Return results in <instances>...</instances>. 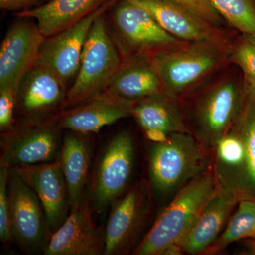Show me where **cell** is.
<instances>
[{
	"instance_id": "obj_1",
	"label": "cell",
	"mask_w": 255,
	"mask_h": 255,
	"mask_svg": "<svg viewBox=\"0 0 255 255\" xmlns=\"http://www.w3.org/2000/svg\"><path fill=\"white\" fill-rule=\"evenodd\" d=\"M231 49L224 38L184 42L152 55L163 91L179 100L185 97L230 61Z\"/></svg>"
},
{
	"instance_id": "obj_2",
	"label": "cell",
	"mask_w": 255,
	"mask_h": 255,
	"mask_svg": "<svg viewBox=\"0 0 255 255\" xmlns=\"http://www.w3.org/2000/svg\"><path fill=\"white\" fill-rule=\"evenodd\" d=\"M216 189L214 173L209 171L181 188L132 251V255H177V245L214 196Z\"/></svg>"
},
{
	"instance_id": "obj_3",
	"label": "cell",
	"mask_w": 255,
	"mask_h": 255,
	"mask_svg": "<svg viewBox=\"0 0 255 255\" xmlns=\"http://www.w3.org/2000/svg\"><path fill=\"white\" fill-rule=\"evenodd\" d=\"M149 151L150 185L157 194L169 195L207 171L209 151L190 132H175L152 142Z\"/></svg>"
},
{
	"instance_id": "obj_4",
	"label": "cell",
	"mask_w": 255,
	"mask_h": 255,
	"mask_svg": "<svg viewBox=\"0 0 255 255\" xmlns=\"http://www.w3.org/2000/svg\"><path fill=\"white\" fill-rule=\"evenodd\" d=\"M232 73L211 82L194 99L190 107L191 133L206 150H214L237 118L244 96Z\"/></svg>"
},
{
	"instance_id": "obj_5",
	"label": "cell",
	"mask_w": 255,
	"mask_h": 255,
	"mask_svg": "<svg viewBox=\"0 0 255 255\" xmlns=\"http://www.w3.org/2000/svg\"><path fill=\"white\" fill-rule=\"evenodd\" d=\"M122 63L120 53L107 31L104 14L100 15L87 36L78 73L67 92L62 111L80 105L103 92Z\"/></svg>"
},
{
	"instance_id": "obj_6",
	"label": "cell",
	"mask_w": 255,
	"mask_h": 255,
	"mask_svg": "<svg viewBox=\"0 0 255 255\" xmlns=\"http://www.w3.org/2000/svg\"><path fill=\"white\" fill-rule=\"evenodd\" d=\"M57 114L43 118L21 119L1 132L0 162L10 167L52 162L59 157L63 137Z\"/></svg>"
},
{
	"instance_id": "obj_7",
	"label": "cell",
	"mask_w": 255,
	"mask_h": 255,
	"mask_svg": "<svg viewBox=\"0 0 255 255\" xmlns=\"http://www.w3.org/2000/svg\"><path fill=\"white\" fill-rule=\"evenodd\" d=\"M135 145L130 132L122 131L106 144L92 169L87 196L101 214L127 189L133 169Z\"/></svg>"
},
{
	"instance_id": "obj_8",
	"label": "cell",
	"mask_w": 255,
	"mask_h": 255,
	"mask_svg": "<svg viewBox=\"0 0 255 255\" xmlns=\"http://www.w3.org/2000/svg\"><path fill=\"white\" fill-rule=\"evenodd\" d=\"M8 191L14 241L25 254L44 253L52 233L39 198L12 168L10 169Z\"/></svg>"
},
{
	"instance_id": "obj_9",
	"label": "cell",
	"mask_w": 255,
	"mask_h": 255,
	"mask_svg": "<svg viewBox=\"0 0 255 255\" xmlns=\"http://www.w3.org/2000/svg\"><path fill=\"white\" fill-rule=\"evenodd\" d=\"M150 189L138 182L114 201L104 232V255H127L134 248L151 207Z\"/></svg>"
},
{
	"instance_id": "obj_10",
	"label": "cell",
	"mask_w": 255,
	"mask_h": 255,
	"mask_svg": "<svg viewBox=\"0 0 255 255\" xmlns=\"http://www.w3.org/2000/svg\"><path fill=\"white\" fill-rule=\"evenodd\" d=\"M116 33L131 55L152 56L184 43L164 30L146 10L129 0H119L112 14Z\"/></svg>"
},
{
	"instance_id": "obj_11",
	"label": "cell",
	"mask_w": 255,
	"mask_h": 255,
	"mask_svg": "<svg viewBox=\"0 0 255 255\" xmlns=\"http://www.w3.org/2000/svg\"><path fill=\"white\" fill-rule=\"evenodd\" d=\"M46 38L30 18H18L10 26L0 46V90L11 89L18 94Z\"/></svg>"
},
{
	"instance_id": "obj_12",
	"label": "cell",
	"mask_w": 255,
	"mask_h": 255,
	"mask_svg": "<svg viewBox=\"0 0 255 255\" xmlns=\"http://www.w3.org/2000/svg\"><path fill=\"white\" fill-rule=\"evenodd\" d=\"M244 87L241 110L229 130L241 143V161L216 185L232 193L239 201H255V89Z\"/></svg>"
},
{
	"instance_id": "obj_13",
	"label": "cell",
	"mask_w": 255,
	"mask_h": 255,
	"mask_svg": "<svg viewBox=\"0 0 255 255\" xmlns=\"http://www.w3.org/2000/svg\"><path fill=\"white\" fill-rule=\"evenodd\" d=\"M114 3L109 0L85 18L63 31L47 37L42 44L36 63L46 67L65 84L76 78L84 45L96 18Z\"/></svg>"
},
{
	"instance_id": "obj_14",
	"label": "cell",
	"mask_w": 255,
	"mask_h": 255,
	"mask_svg": "<svg viewBox=\"0 0 255 255\" xmlns=\"http://www.w3.org/2000/svg\"><path fill=\"white\" fill-rule=\"evenodd\" d=\"M94 210L87 196L70 210L60 228L52 234L45 255H101L105 235L94 221Z\"/></svg>"
},
{
	"instance_id": "obj_15",
	"label": "cell",
	"mask_w": 255,
	"mask_h": 255,
	"mask_svg": "<svg viewBox=\"0 0 255 255\" xmlns=\"http://www.w3.org/2000/svg\"><path fill=\"white\" fill-rule=\"evenodd\" d=\"M39 198L53 234L70 210V196L59 157L46 163L11 167Z\"/></svg>"
},
{
	"instance_id": "obj_16",
	"label": "cell",
	"mask_w": 255,
	"mask_h": 255,
	"mask_svg": "<svg viewBox=\"0 0 255 255\" xmlns=\"http://www.w3.org/2000/svg\"><path fill=\"white\" fill-rule=\"evenodd\" d=\"M66 84L50 69L35 64L18 90L16 111L21 119L43 118L62 111Z\"/></svg>"
},
{
	"instance_id": "obj_17",
	"label": "cell",
	"mask_w": 255,
	"mask_h": 255,
	"mask_svg": "<svg viewBox=\"0 0 255 255\" xmlns=\"http://www.w3.org/2000/svg\"><path fill=\"white\" fill-rule=\"evenodd\" d=\"M133 104L103 91L80 105L58 112L57 122L62 130L84 135L97 133L107 126L132 117Z\"/></svg>"
},
{
	"instance_id": "obj_18",
	"label": "cell",
	"mask_w": 255,
	"mask_h": 255,
	"mask_svg": "<svg viewBox=\"0 0 255 255\" xmlns=\"http://www.w3.org/2000/svg\"><path fill=\"white\" fill-rule=\"evenodd\" d=\"M238 202L232 193L217 187L214 196L177 245V255H202L223 232Z\"/></svg>"
},
{
	"instance_id": "obj_19",
	"label": "cell",
	"mask_w": 255,
	"mask_h": 255,
	"mask_svg": "<svg viewBox=\"0 0 255 255\" xmlns=\"http://www.w3.org/2000/svg\"><path fill=\"white\" fill-rule=\"evenodd\" d=\"M146 10L166 31L181 41L227 38L218 26L172 0H129Z\"/></svg>"
},
{
	"instance_id": "obj_20",
	"label": "cell",
	"mask_w": 255,
	"mask_h": 255,
	"mask_svg": "<svg viewBox=\"0 0 255 255\" xmlns=\"http://www.w3.org/2000/svg\"><path fill=\"white\" fill-rule=\"evenodd\" d=\"M179 102L175 97L160 92L134 102L132 117L152 142L162 141L175 132L191 133Z\"/></svg>"
},
{
	"instance_id": "obj_21",
	"label": "cell",
	"mask_w": 255,
	"mask_h": 255,
	"mask_svg": "<svg viewBox=\"0 0 255 255\" xmlns=\"http://www.w3.org/2000/svg\"><path fill=\"white\" fill-rule=\"evenodd\" d=\"M104 91L131 102L163 91L152 56L130 55L123 61Z\"/></svg>"
},
{
	"instance_id": "obj_22",
	"label": "cell",
	"mask_w": 255,
	"mask_h": 255,
	"mask_svg": "<svg viewBox=\"0 0 255 255\" xmlns=\"http://www.w3.org/2000/svg\"><path fill=\"white\" fill-rule=\"evenodd\" d=\"M88 136L69 130L63 138L58 157L68 188L70 209L87 195L92 172V146Z\"/></svg>"
},
{
	"instance_id": "obj_23",
	"label": "cell",
	"mask_w": 255,
	"mask_h": 255,
	"mask_svg": "<svg viewBox=\"0 0 255 255\" xmlns=\"http://www.w3.org/2000/svg\"><path fill=\"white\" fill-rule=\"evenodd\" d=\"M109 0H50L38 7L15 14L18 18L36 20L45 37L63 31L78 22Z\"/></svg>"
},
{
	"instance_id": "obj_24",
	"label": "cell",
	"mask_w": 255,
	"mask_h": 255,
	"mask_svg": "<svg viewBox=\"0 0 255 255\" xmlns=\"http://www.w3.org/2000/svg\"><path fill=\"white\" fill-rule=\"evenodd\" d=\"M255 236V201L241 200L237 210L230 217L219 237L203 253L204 255L219 254L231 243Z\"/></svg>"
},
{
	"instance_id": "obj_25",
	"label": "cell",
	"mask_w": 255,
	"mask_h": 255,
	"mask_svg": "<svg viewBox=\"0 0 255 255\" xmlns=\"http://www.w3.org/2000/svg\"><path fill=\"white\" fill-rule=\"evenodd\" d=\"M233 28L255 35V0H207Z\"/></svg>"
},
{
	"instance_id": "obj_26",
	"label": "cell",
	"mask_w": 255,
	"mask_h": 255,
	"mask_svg": "<svg viewBox=\"0 0 255 255\" xmlns=\"http://www.w3.org/2000/svg\"><path fill=\"white\" fill-rule=\"evenodd\" d=\"M230 61L241 69L245 86L255 89V35L243 33L238 38L232 45Z\"/></svg>"
},
{
	"instance_id": "obj_27",
	"label": "cell",
	"mask_w": 255,
	"mask_h": 255,
	"mask_svg": "<svg viewBox=\"0 0 255 255\" xmlns=\"http://www.w3.org/2000/svg\"><path fill=\"white\" fill-rule=\"evenodd\" d=\"M11 167L0 162V241L5 248H9L14 241L11 231L8 181Z\"/></svg>"
},
{
	"instance_id": "obj_28",
	"label": "cell",
	"mask_w": 255,
	"mask_h": 255,
	"mask_svg": "<svg viewBox=\"0 0 255 255\" xmlns=\"http://www.w3.org/2000/svg\"><path fill=\"white\" fill-rule=\"evenodd\" d=\"M17 92L11 89L0 90V130H10L16 122L14 118L17 105Z\"/></svg>"
},
{
	"instance_id": "obj_29",
	"label": "cell",
	"mask_w": 255,
	"mask_h": 255,
	"mask_svg": "<svg viewBox=\"0 0 255 255\" xmlns=\"http://www.w3.org/2000/svg\"><path fill=\"white\" fill-rule=\"evenodd\" d=\"M208 22L218 26L222 17L207 0H172Z\"/></svg>"
},
{
	"instance_id": "obj_30",
	"label": "cell",
	"mask_w": 255,
	"mask_h": 255,
	"mask_svg": "<svg viewBox=\"0 0 255 255\" xmlns=\"http://www.w3.org/2000/svg\"><path fill=\"white\" fill-rule=\"evenodd\" d=\"M38 0H0V8L6 11H18L31 9Z\"/></svg>"
},
{
	"instance_id": "obj_31",
	"label": "cell",
	"mask_w": 255,
	"mask_h": 255,
	"mask_svg": "<svg viewBox=\"0 0 255 255\" xmlns=\"http://www.w3.org/2000/svg\"><path fill=\"white\" fill-rule=\"evenodd\" d=\"M245 247L248 250V255H255V236L249 239L244 240Z\"/></svg>"
}]
</instances>
